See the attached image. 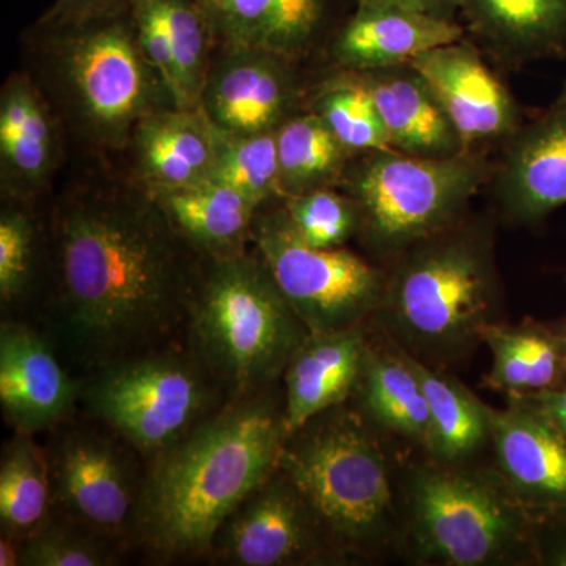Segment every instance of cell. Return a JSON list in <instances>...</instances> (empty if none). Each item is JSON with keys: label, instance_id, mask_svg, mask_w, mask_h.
I'll return each instance as SVG.
<instances>
[{"label": "cell", "instance_id": "6da1fadb", "mask_svg": "<svg viewBox=\"0 0 566 566\" xmlns=\"http://www.w3.org/2000/svg\"><path fill=\"white\" fill-rule=\"evenodd\" d=\"M202 256L148 192L85 189L52 216L36 323L84 376L180 340Z\"/></svg>", "mask_w": 566, "mask_h": 566}, {"label": "cell", "instance_id": "7a4b0ae2", "mask_svg": "<svg viewBox=\"0 0 566 566\" xmlns=\"http://www.w3.org/2000/svg\"><path fill=\"white\" fill-rule=\"evenodd\" d=\"M282 385L232 398L147 463L134 554L153 565L207 562L216 532L281 463Z\"/></svg>", "mask_w": 566, "mask_h": 566}, {"label": "cell", "instance_id": "3957f363", "mask_svg": "<svg viewBox=\"0 0 566 566\" xmlns=\"http://www.w3.org/2000/svg\"><path fill=\"white\" fill-rule=\"evenodd\" d=\"M502 312L491 227L463 218L395 256L370 324L420 363L449 370L483 345Z\"/></svg>", "mask_w": 566, "mask_h": 566}, {"label": "cell", "instance_id": "277c9868", "mask_svg": "<svg viewBox=\"0 0 566 566\" xmlns=\"http://www.w3.org/2000/svg\"><path fill=\"white\" fill-rule=\"evenodd\" d=\"M279 465L346 564L398 549V469L385 438L352 405L327 409L286 434Z\"/></svg>", "mask_w": 566, "mask_h": 566}, {"label": "cell", "instance_id": "5b68a950", "mask_svg": "<svg viewBox=\"0 0 566 566\" xmlns=\"http://www.w3.org/2000/svg\"><path fill=\"white\" fill-rule=\"evenodd\" d=\"M398 549L419 565H536V510L494 469L423 455L398 472Z\"/></svg>", "mask_w": 566, "mask_h": 566}, {"label": "cell", "instance_id": "8992f818", "mask_svg": "<svg viewBox=\"0 0 566 566\" xmlns=\"http://www.w3.org/2000/svg\"><path fill=\"white\" fill-rule=\"evenodd\" d=\"M308 334L252 245L226 259H202L182 340L230 398L281 385Z\"/></svg>", "mask_w": 566, "mask_h": 566}, {"label": "cell", "instance_id": "52a82bcc", "mask_svg": "<svg viewBox=\"0 0 566 566\" xmlns=\"http://www.w3.org/2000/svg\"><path fill=\"white\" fill-rule=\"evenodd\" d=\"M230 400L182 338L82 376L81 415L120 436L147 463Z\"/></svg>", "mask_w": 566, "mask_h": 566}, {"label": "cell", "instance_id": "ba28073f", "mask_svg": "<svg viewBox=\"0 0 566 566\" xmlns=\"http://www.w3.org/2000/svg\"><path fill=\"white\" fill-rule=\"evenodd\" d=\"M52 29V76L71 118L93 144L128 147L147 115L175 107L142 52L132 11Z\"/></svg>", "mask_w": 566, "mask_h": 566}, {"label": "cell", "instance_id": "9c48e42d", "mask_svg": "<svg viewBox=\"0 0 566 566\" xmlns=\"http://www.w3.org/2000/svg\"><path fill=\"white\" fill-rule=\"evenodd\" d=\"M490 177V164L476 150L452 158L368 151L346 178V196L359 216L357 237L390 263L411 245L460 222Z\"/></svg>", "mask_w": 566, "mask_h": 566}, {"label": "cell", "instance_id": "30bf717a", "mask_svg": "<svg viewBox=\"0 0 566 566\" xmlns=\"http://www.w3.org/2000/svg\"><path fill=\"white\" fill-rule=\"evenodd\" d=\"M51 512L122 543L134 554L147 461L120 436L87 416L48 433Z\"/></svg>", "mask_w": 566, "mask_h": 566}, {"label": "cell", "instance_id": "8fae6325", "mask_svg": "<svg viewBox=\"0 0 566 566\" xmlns=\"http://www.w3.org/2000/svg\"><path fill=\"white\" fill-rule=\"evenodd\" d=\"M252 248L312 334L370 323L385 296L386 271L345 248L305 244L285 211H259Z\"/></svg>", "mask_w": 566, "mask_h": 566}, {"label": "cell", "instance_id": "7c38bea8", "mask_svg": "<svg viewBox=\"0 0 566 566\" xmlns=\"http://www.w3.org/2000/svg\"><path fill=\"white\" fill-rule=\"evenodd\" d=\"M207 564L308 566L346 564L281 465L223 521Z\"/></svg>", "mask_w": 566, "mask_h": 566}, {"label": "cell", "instance_id": "4fadbf2b", "mask_svg": "<svg viewBox=\"0 0 566 566\" xmlns=\"http://www.w3.org/2000/svg\"><path fill=\"white\" fill-rule=\"evenodd\" d=\"M82 376L29 318L0 323V406L13 431L48 434L81 415Z\"/></svg>", "mask_w": 566, "mask_h": 566}, {"label": "cell", "instance_id": "5bb4252c", "mask_svg": "<svg viewBox=\"0 0 566 566\" xmlns=\"http://www.w3.org/2000/svg\"><path fill=\"white\" fill-rule=\"evenodd\" d=\"M286 61L274 52L226 46L208 71L200 111L232 136L277 132L293 117L300 96Z\"/></svg>", "mask_w": 566, "mask_h": 566}, {"label": "cell", "instance_id": "9a60e30c", "mask_svg": "<svg viewBox=\"0 0 566 566\" xmlns=\"http://www.w3.org/2000/svg\"><path fill=\"white\" fill-rule=\"evenodd\" d=\"M494 471L528 509H566V438L531 395L490 406Z\"/></svg>", "mask_w": 566, "mask_h": 566}, {"label": "cell", "instance_id": "2e32d148", "mask_svg": "<svg viewBox=\"0 0 566 566\" xmlns=\"http://www.w3.org/2000/svg\"><path fill=\"white\" fill-rule=\"evenodd\" d=\"M409 63L438 96L468 150L510 139L521 128L512 93L471 44L433 48Z\"/></svg>", "mask_w": 566, "mask_h": 566}, {"label": "cell", "instance_id": "e0dca14e", "mask_svg": "<svg viewBox=\"0 0 566 566\" xmlns=\"http://www.w3.org/2000/svg\"><path fill=\"white\" fill-rule=\"evenodd\" d=\"M495 175L499 208L509 221L534 226L566 205V99L521 126Z\"/></svg>", "mask_w": 566, "mask_h": 566}, {"label": "cell", "instance_id": "ac0fdd59", "mask_svg": "<svg viewBox=\"0 0 566 566\" xmlns=\"http://www.w3.org/2000/svg\"><path fill=\"white\" fill-rule=\"evenodd\" d=\"M370 337V323L307 335L286 365L281 381L289 433L312 417L352 400Z\"/></svg>", "mask_w": 566, "mask_h": 566}, {"label": "cell", "instance_id": "d6986e66", "mask_svg": "<svg viewBox=\"0 0 566 566\" xmlns=\"http://www.w3.org/2000/svg\"><path fill=\"white\" fill-rule=\"evenodd\" d=\"M356 74L374 98L392 150L419 158H452L472 151L411 63Z\"/></svg>", "mask_w": 566, "mask_h": 566}, {"label": "cell", "instance_id": "ffe728a7", "mask_svg": "<svg viewBox=\"0 0 566 566\" xmlns=\"http://www.w3.org/2000/svg\"><path fill=\"white\" fill-rule=\"evenodd\" d=\"M128 147L144 191L180 188L210 180L219 129L200 109L166 107L134 128Z\"/></svg>", "mask_w": 566, "mask_h": 566}, {"label": "cell", "instance_id": "44dd1931", "mask_svg": "<svg viewBox=\"0 0 566 566\" xmlns=\"http://www.w3.org/2000/svg\"><path fill=\"white\" fill-rule=\"evenodd\" d=\"M348 405L382 438L389 436L427 452L430 412L422 386L400 346L374 326L363 371Z\"/></svg>", "mask_w": 566, "mask_h": 566}, {"label": "cell", "instance_id": "7402d4cb", "mask_svg": "<svg viewBox=\"0 0 566 566\" xmlns=\"http://www.w3.org/2000/svg\"><path fill=\"white\" fill-rule=\"evenodd\" d=\"M148 196L202 259H226L251 249L253 222L262 208L229 186L207 180Z\"/></svg>", "mask_w": 566, "mask_h": 566}, {"label": "cell", "instance_id": "603a6c76", "mask_svg": "<svg viewBox=\"0 0 566 566\" xmlns=\"http://www.w3.org/2000/svg\"><path fill=\"white\" fill-rule=\"evenodd\" d=\"M455 21L379 7H357L335 36L333 55L345 70L364 73L415 61L417 55L463 40Z\"/></svg>", "mask_w": 566, "mask_h": 566}, {"label": "cell", "instance_id": "cb8c5ba5", "mask_svg": "<svg viewBox=\"0 0 566 566\" xmlns=\"http://www.w3.org/2000/svg\"><path fill=\"white\" fill-rule=\"evenodd\" d=\"M460 11L501 61L566 55V0H461Z\"/></svg>", "mask_w": 566, "mask_h": 566}, {"label": "cell", "instance_id": "d4e9b609", "mask_svg": "<svg viewBox=\"0 0 566 566\" xmlns=\"http://www.w3.org/2000/svg\"><path fill=\"white\" fill-rule=\"evenodd\" d=\"M55 163L54 128L32 82L13 76L0 95V167L3 189L31 199L51 177Z\"/></svg>", "mask_w": 566, "mask_h": 566}, {"label": "cell", "instance_id": "484cf974", "mask_svg": "<svg viewBox=\"0 0 566 566\" xmlns=\"http://www.w3.org/2000/svg\"><path fill=\"white\" fill-rule=\"evenodd\" d=\"M214 39L290 59L318 31L324 0H196Z\"/></svg>", "mask_w": 566, "mask_h": 566}, {"label": "cell", "instance_id": "4316f807", "mask_svg": "<svg viewBox=\"0 0 566 566\" xmlns=\"http://www.w3.org/2000/svg\"><path fill=\"white\" fill-rule=\"evenodd\" d=\"M483 345L493 357L488 387L510 397L566 386V337L554 323H497L488 327Z\"/></svg>", "mask_w": 566, "mask_h": 566}, {"label": "cell", "instance_id": "83f0119b", "mask_svg": "<svg viewBox=\"0 0 566 566\" xmlns=\"http://www.w3.org/2000/svg\"><path fill=\"white\" fill-rule=\"evenodd\" d=\"M403 353L419 378L430 412V444L423 455L446 464L474 463L491 446L490 405L449 371Z\"/></svg>", "mask_w": 566, "mask_h": 566}, {"label": "cell", "instance_id": "f1b7e54d", "mask_svg": "<svg viewBox=\"0 0 566 566\" xmlns=\"http://www.w3.org/2000/svg\"><path fill=\"white\" fill-rule=\"evenodd\" d=\"M52 510L50 460L36 436L13 431L0 457V532L28 538Z\"/></svg>", "mask_w": 566, "mask_h": 566}, {"label": "cell", "instance_id": "f546056e", "mask_svg": "<svg viewBox=\"0 0 566 566\" xmlns=\"http://www.w3.org/2000/svg\"><path fill=\"white\" fill-rule=\"evenodd\" d=\"M279 192L290 196L331 188L345 172L348 148L312 112L277 129Z\"/></svg>", "mask_w": 566, "mask_h": 566}, {"label": "cell", "instance_id": "4dcf8cb0", "mask_svg": "<svg viewBox=\"0 0 566 566\" xmlns=\"http://www.w3.org/2000/svg\"><path fill=\"white\" fill-rule=\"evenodd\" d=\"M132 551L109 536L51 512L48 520L22 539L21 566H115Z\"/></svg>", "mask_w": 566, "mask_h": 566}, {"label": "cell", "instance_id": "1f68e13d", "mask_svg": "<svg viewBox=\"0 0 566 566\" xmlns=\"http://www.w3.org/2000/svg\"><path fill=\"white\" fill-rule=\"evenodd\" d=\"M175 63V107L200 109L210 71V22L196 0H159Z\"/></svg>", "mask_w": 566, "mask_h": 566}, {"label": "cell", "instance_id": "d6a6232c", "mask_svg": "<svg viewBox=\"0 0 566 566\" xmlns=\"http://www.w3.org/2000/svg\"><path fill=\"white\" fill-rule=\"evenodd\" d=\"M40 232L28 211L3 208L0 214V303L7 318H24L35 297L40 273ZM6 318V316H3Z\"/></svg>", "mask_w": 566, "mask_h": 566}, {"label": "cell", "instance_id": "836d02e7", "mask_svg": "<svg viewBox=\"0 0 566 566\" xmlns=\"http://www.w3.org/2000/svg\"><path fill=\"white\" fill-rule=\"evenodd\" d=\"M314 112L349 151L392 150L374 98L352 71L319 92Z\"/></svg>", "mask_w": 566, "mask_h": 566}, {"label": "cell", "instance_id": "e575fe53", "mask_svg": "<svg viewBox=\"0 0 566 566\" xmlns=\"http://www.w3.org/2000/svg\"><path fill=\"white\" fill-rule=\"evenodd\" d=\"M275 133L232 136L219 129L218 156L210 180L243 193L260 208L281 196Z\"/></svg>", "mask_w": 566, "mask_h": 566}, {"label": "cell", "instance_id": "d590c367", "mask_svg": "<svg viewBox=\"0 0 566 566\" xmlns=\"http://www.w3.org/2000/svg\"><path fill=\"white\" fill-rule=\"evenodd\" d=\"M282 210L297 237L312 248H344L359 232L356 205L331 188L285 197Z\"/></svg>", "mask_w": 566, "mask_h": 566}, {"label": "cell", "instance_id": "8d00e7d4", "mask_svg": "<svg viewBox=\"0 0 566 566\" xmlns=\"http://www.w3.org/2000/svg\"><path fill=\"white\" fill-rule=\"evenodd\" d=\"M536 565L566 566V509L536 510Z\"/></svg>", "mask_w": 566, "mask_h": 566}, {"label": "cell", "instance_id": "74e56055", "mask_svg": "<svg viewBox=\"0 0 566 566\" xmlns=\"http://www.w3.org/2000/svg\"><path fill=\"white\" fill-rule=\"evenodd\" d=\"M132 0H55L41 24L46 28L80 24V22L98 20L129 10Z\"/></svg>", "mask_w": 566, "mask_h": 566}, {"label": "cell", "instance_id": "f35d334b", "mask_svg": "<svg viewBox=\"0 0 566 566\" xmlns=\"http://www.w3.org/2000/svg\"><path fill=\"white\" fill-rule=\"evenodd\" d=\"M460 3L461 0H357L359 7L405 10L447 21H453Z\"/></svg>", "mask_w": 566, "mask_h": 566}, {"label": "cell", "instance_id": "ab89813d", "mask_svg": "<svg viewBox=\"0 0 566 566\" xmlns=\"http://www.w3.org/2000/svg\"><path fill=\"white\" fill-rule=\"evenodd\" d=\"M531 397L545 409L547 416L554 420L558 430L566 438V386L545 390V392L532 394Z\"/></svg>", "mask_w": 566, "mask_h": 566}, {"label": "cell", "instance_id": "60d3db41", "mask_svg": "<svg viewBox=\"0 0 566 566\" xmlns=\"http://www.w3.org/2000/svg\"><path fill=\"white\" fill-rule=\"evenodd\" d=\"M22 538L0 532V566H21Z\"/></svg>", "mask_w": 566, "mask_h": 566}, {"label": "cell", "instance_id": "b9f144b4", "mask_svg": "<svg viewBox=\"0 0 566 566\" xmlns=\"http://www.w3.org/2000/svg\"><path fill=\"white\" fill-rule=\"evenodd\" d=\"M554 324H556L557 329L560 331V333L566 337V318L560 319V322H556Z\"/></svg>", "mask_w": 566, "mask_h": 566}, {"label": "cell", "instance_id": "7bdbcfd3", "mask_svg": "<svg viewBox=\"0 0 566 566\" xmlns=\"http://www.w3.org/2000/svg\"><path fill=\"white\" fill-rule=\"evenodd\" d=\"M560 98L566 99V82H565V85H564V91H562Z\"/></svg>", "mask_w": 566, "mask_h": 566}]
</instances>
